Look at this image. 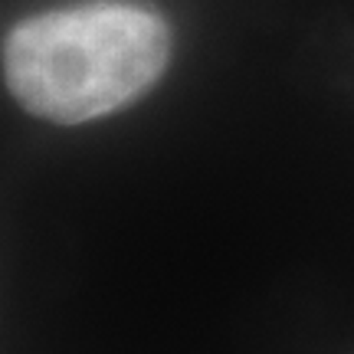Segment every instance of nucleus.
<instances>
[{
	"instance_id": "1",
	"label": "nucleus",
	"mask_w": 354,
	"mask_h": 354,
	"mask_svg": "<svg viewBox=\"0 0 354 354\" xmlns=\"http://www.w3.org/2000/svg\"><path fill=\"white\" fill-rule=\"evenodd\" d=\"M171 26L128 0H92L37 13L10 30L3 76L30 115L82 125L141 99L165 76Z\"/></svg>"
}]
</instances>
